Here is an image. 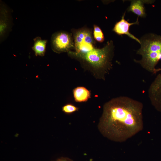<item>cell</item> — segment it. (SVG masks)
Here are the masks:
<instances>
[{
    "instance_id": "cell-14",
    "label": "cell",
    "mask_w": 161,
    "mask_h": 161,
    "mask_svg": "<svg viewBox=\"0 0 161 161\" xmlns=\"http://www.w3.org/2000/svg\"><path fill=\"white\" fill-rule=\"evenodd\" d=\"M161 71V68H158V69H155L154 73L155 74L157 73V72Z\"/></svg>"
},
{
    "instance_id": "cell-3",
    "label": "cell",
    "mask_w": 161,
    "mask_h": 161,
    "mask_svg": "<svg viewBox=\"0 0 161 161\" xmlns=\"http://www.w3.org/2000/svg\"><path fill=\"white\" fill-rule=\"evenodd\" d=\"M140 47L137 54L141 55L140 60H134L144 69L153 73L161 60V36L152 33L146 35L140 40Z\"/></svg>"
},
{
    "instance_id": "cell-13",
    "label": "cell",
    "mask_w": 161,
    "mask_h": 161,
    "mask_svg": "<svg viewBox=\"0 0 161 161\" xmlns=\"http://www.w3.org/2000/svg\"><path fill=\"white\" fill-rule=\"evenodd\" d=\"M56 161H73L72 160L66 157H61L58 159Z\"/></svg>"
},
{
    "instance_id": "cell-4",
    "label": "cell",
    "mask_w": 161,
    "mask_h": 161,
    "mask_svg": "<svg viewBox=\"0 0 161 161\" xmlns=\"http://www.w3.org/2000/svg\"><path fill=\"white\" fill-rule=\"evenodd\" d=\"M51 45L53 51L58 53L68 52L74 47L71 35L64 31L59 32L52 35Z\"/></svg>"
},
{
    "instance_id": "cell-10",
    "label": "cell",
    "mask_w": 161,
    "mask_h": 161,
    "mask_svg": "<svg viewBox=\"0 0 161 161\" xmlns=\"http://www.w3.org/2000/svg\"><path fill=\"white\" fill-rule=\"evenodd\" d=\"M34 43L32 49L36 56H43L46 52L47 40H43L39 37H36L34 39Z\"/></svg>"
},
{
    "instance_id": "cell-11",
    "label": "cell",
    "mask_w": 161,
    "mask_h": 161,
    "mask_svg": "<svg viewBox=\"0 0 161 161\" xmlns=\"http://www.w3.org/2000/svg\"><path fill=\"white\" fill-rule=\"evenodd\" d=\"M93 35L95 39L98 42H102L104 41V37L101 30L95 25L94 26Z\"/></svg>"
},
{
    "instance_id": "cell-5",
    "label": "cell",
    "mask_w": 161,
    "mask_h": 161,
    "mask_svg": "<svg viewBox=\"0 0 161 161\" xmlns=\"http://www.w3.org/2000/svg\"><path fill=\"white\" fill-rule=\"evenodd\" d=\"M11 11L6 5L0 2V42L3 41L10 31L12 26Z\"/></svg>"
},
{
    "instance_id": "cell-2",
    "label": "cell",
    "mask_w": 161,
    "mask_h": 161,
    "mask_svg": "<svg viewBox=\"0 0 161 161\" xmlns=\"http://www.w3.org/2000/svg\"><path fill=\"white\" fill-rule=\"evenodd\" d=\"M114 48L113 42L111 41L102 48L95 47L84 53L78 54L71 51L68 53L70 56L85 63L94 74L97 72L98 76L103 79L112 68Z\"/></svg>"
},
{
    "instance_id": "cell-12",
    "label": "cell",
    "mask_w": 161,
    "mask_h": 161,
    "mask_svg": "<svg viewBox=\"0 0 161 161\" xmlns=\"http://www.w3.org/2000/svg\"><path fill=\"white\" fill-rule=\"evenodd\" d=\"M78 108L74 105L70 104H67L62 107V110L66 114H72L78 110Z\"/></svg>"
},
{
    "instance_id": "cell-7",
    "label": "cell",
    "mask_w": 161,
    "mask_h": 161,
    "mask_svg": "<svg viewBox=\"0 0 161 161\" xmlns=\"http://www.w3.org/2000/svg\"><path fill=\"white\" fill-rule=\"evenodd\" d=\"M125 13H124L121 20L115 24L113 30L118 35H126L140 44V40L129 32V28L130 26L134 24H139L138 17L137 18L135 22L130 23L125 19Z\"/></svg>"
},
{
    "instance_id": "cell-8",
    "label": "cell",
    "mask_w": 161,
    "mask_h": 161,
    "mask_svg": "<svg viewBox=\"0 0 161 161\" xmlns=\"http://www.w3.org/2000/svg\"><path fill=\"white\" fill-rule=\"evenodd\" d=\"M153 2L152 0H135L131 1L128 8V12H131L138 17H144L146 16L144 4L150 3Z\"/></svg>"
},
{
    "instance_id": "cell-1",
    "label": "cell",
    "mask_w": 161,
    "mask_h": 161,
    "mask_svg": "<svg viewBox=\"0 0 161 161\" xmlns=\"http://www.w3.org/2000/svg\"><path fill=\"white\" fill-rule=\"evenodd\" d=\"M143 108L142 103L128 97L113 98L103 106L98 129L111 141L125 142L143 129Z\"/></svg>"
},
{
    "instance_id": "cell-9",
    "label": "cell",
    "mask_w": 161,
    "mask_h": 161,
    "mask_svg": "<svg viewBox=\"0 0 161 161\" xmlns=\"http://www.w3.org/2000/svg\"><path fill=\"white\" fill-rule=\"evenodd\" d=\"M73 93L75 100L76 102H86L90 97V91L83 86L75 88L73 90Z\"/></svg>"
},
{
    "instance_id": "cell-6",
    "label": "cell",
    "mask_w": 161,
    "mask_h": 161,
    "mask_svg": "<svg viewBox=\"0 0 161 161\" xmlns=\"http://www.w3.org/2000/svg\"><path fill=\"white\" fill-rule=\"evenodd\" d=\"M148 95L152 106L161 112V73L157 76L150 85Z\"/></svg>"
}]
</instances>
